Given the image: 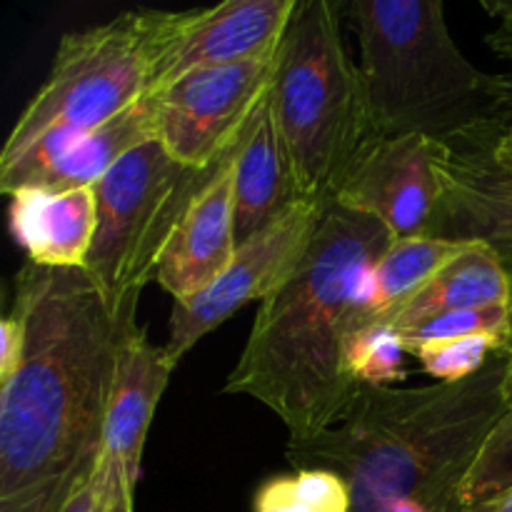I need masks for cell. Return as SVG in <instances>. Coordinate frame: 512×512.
Returning a JSON list of instances; mask_svg holds the SVG:
<instances>
[{
  "mask_svg": "<svg viewBox=\"0 0 512 512\" xmlns=\"http://www.w3.org/2000/svg\"><path fill=\"white\" fill-rule=\"evenodd\" d=\"M323 210L325 203L315 200L295 203L275 223L238 245L233 263L210 288L188 300H175L168 343L163 345L165 358L178 368L198 340L220 328L243 305L270 298L305 258Z\"/></svg>",
  "mask_w": 512,
  "mask_h": 512,
  "instance_id": "8",
  "label": "cell"
},
{
  "mask_svg": "<svg viewBox=\"0 0 512 512\" xmlns=\"http://www.w3.org/2000/svg\"><path fill=\"white\" fill-rule=\"evenodd\" d=\"M25 348V330L18 315L13 310L3 315L0 320V385L8 383L18 370L20 358Z\"/></svg>",
  "mask_w": 512,
  "mask_h": 512,
  "instance_id": "26",
  "label": "cell"
},
{
  "mask_svg": "<svg viewBox=\"0 0 512 512\" xmlns=\"http://www.w3.org/2000/svg\"><path fill=\"white\" fill-rule=\"evenodd\" d=\"M493 155L498 163L512 170V123H500L493 140Z\"/></svg>",
  "mask_w": 512,
  "mask_h": 512,
  "instance_id": "29",
  "label": "cell"
},
{
  "mask_svg": "<svg viewBox=\"0 0 512 512\" xmlns=\"http://www.w3.org/2000/svg\"><path fill=\"white\" fill-rule=\"evenodd\" d=\"M150 140H158V100H155V93L140 98L133 108L115 115L105 125H98V128L83 133V138L33 188H95V183L123 155H128L138 145L150 143Z\"/></svg>",
  "mask_w": 512,
  "mask_h": 512,
  "instance_id": "19",
  "label": "cell"
},
{
  "mask_svg": "<svg viewBox=\"0 0 512 512\" xmlns=\"http://www.w3.org/2000/svg\"><path fill=\"white\" fill-rule=\"evenodd\" d=\"M238 148L223 160L213 180L190 203L188 213L183 215L160 255L155 283L168 290L175 300H188L203 293L233 263L238 250V238H235Z\"/></svg>",
  "mask_w": 512,
  "mask_h": 512,
  "instance_id": "13",
  "label": "cell"
},
{
  "mask_svg": "<svg viewBox=\"0 0 512 512\" xmlns=\"http://www.w3.org/2000/svg\"><path fill=\"white\" fill-rule=\"evenodd\" d=\"M465 248L468 243H453L430 235L393 240L383 258L363 275V283L345 318V338L360 330L393 328L405 305Z\"/></svg>",
  "mask_w": 512,
  "mask_h": 512,
  "instance_id": "17",
  "label": "cell"
},
{
  "mask_svg": "<svg viewBox=\"0 0 512 512\" xmlns=\"http://www.w3.org/2000/svg\"><path fill=\"white\" fill-rule=\"evenodd\" d=\"M295 8L298 0H225L213 8L163 10L148 93L195 70L275 58Z\"/></svg>",
  "mask_w": 512,
  "mask_h": 512,
  "instance_id": "10",
  "label": "cell"
},
{
  "mask_svg": "<svg viewBox=\"0 0 512 512\" xmlns=\"http://www.w3.org/2000/svg\"><path fill=\"white\" fill-rule=\"evenodd\" d=\"M163 10H128L63 35L48 78L18 115L0 153L8 163L53 128L93 130L145 98Z\"/></svg>",
  "mask_w": 512,
  "mask_h": 512,
  "instance_id": "7",
  "label": "cell"
},
{
  "mask_svg": "<svg viewBox=\"0 0 512 512\" xmlns=\"http://www.w3.org/2000/svg\"><path fill=\"white\" fill-rule=\"evenodd\" d=\"M480 5L495 20L493 30L485 35V45L500 60L510 63V68L503 73L488 75L485 90H488L495 118L503 120V123H512V0H483Z\"/></svg>",
  "mask_w": 512,
  "mask_h": 512,
  "instance_id": "25",
  "label": "cell"
},
{
  "mask_svg": "<svg viewBox=\"0 0 512 512\" xmlns=\"http://www.w3.org/2000/svg\"><path fill=\"white\" fill-rule=\"evenodd\" d=\"M108 475H105V498L100 512H133V493L135 485L130 483L123 463L105 455Z\"/></svg>",
  "mask_w": 512,
  "mask_h": 512,
  "instance_id": "27",
  "label": "cell"
},
{
  "mask_svg": "<svg viewBox=\"0 0 512 512\" xmlns=\"http://www.w3.org/2000/svg\"><path fill=\"white\" fill-rule=\"evenodd\" d=\"M230 153L208 168H188L150 140L95 183L98 225L83 270L110 308L138 303L145 285L155 280L170 235Z\"/></svg>",
  "mask_w": 512,
  "mask_h": 512,
  "instance_id": "6",
  "label": "cell"
},
{
  "mask_svg": "<svg viewBox=\"0 0 512 512\" xmlns=\"http://www.w3.org/2000/svg\"><path fill=\"white\" fill-rule=\"evenodd\" d=\"M438 140L428 135L373 138L335 193V203L380 220L395 240L428 235L438 210Z\"/></svg>",
  "mask_w": 512,
  "mask_h": 512,
  "instance_id": "12",
  "label": "cell"
},
{
  "mask_svg": "<svg viewBox=\"0 0 512 512\" xmlns=\"http://www.w3.org/2000/svg\"><path fill=\"white\" fill-rule=\"evenodd\" d=\"M10 198L8 220L28 263L40 268H83L98 225L95 188H23Z\"/></svg>",
  "mask_w": 512,
  "mask_h": 512,
  "instance_id": "14",
  "label": "cell"
},
{
  "mask_svg": "<svg viewBox=\"0 0 512 512\" xmlns=\"http://www.w3.org/2000/svg\"><path fill=\"white\" fill-rule=\"evenodd\" d=\"M503 120L490 118L450 140H438L443 193L430 238L478 243L498 255L512 283V170L498 163L493 140Z\"/></svg>",
  "mask_w": 512,
  "mask_h": 512,
  "instance_id": "11",
  "label": "cell"
},
{
  "mask_svg": "<svg viewBox=\"0 0 512 512\" xmlns=\"http://www.w3.org/2000/svg\"><path fill=\"white\" fill-rule=\"evenodd\" d=\"M508 490H512V410L493 425L485 438L463 483V505L470 508Z\"/></svg>",
  "mask_w": 512,
  "mask_h": 512,
  "instance_id": "24",
  "label": "cell"
},
{
  "mask_svg": "<svg viewBox=\"0 0 512 512\" xmlns=\"http://www.w3.org/2000/svg\"><path fill=\"white\" fill-rule=\"evenodd\" d=\"M503 348L505 340L495 335H468L418 345L410 355H415L425 373L433 375L438 383H460L478 375L493 355L503 353Z\"/></svg>",
  "mask_w": 512,
  "mask_h": 512,
  "instance_id": "22",
  "label": "cell"
},
{
  "mask_svg": "<svg viewBox=\"0 0 512 512\" xmlns=\"http://www.w3.org/2000/svg\"><path fill=\"white\" fill-rule=\"evenodd\" d=\"M505 355V380H503V400L508 405V410H512V325H510V335L508 343L503 348Z\"/></svg>",
  "mask_w": 512,
  "mask_h": 512,
  "instance_id": "31",
  "label": "cell"
},
{
  "mask_svg": "<svg viewBox=\"0 0 512 512\" xmlns=\"http://www.w3.org/2000/svg\"><path fill=\"white\" fill-rule=\"evenodd\" d=\"M508 303H512V283L498 255L485 245L473 243L433 275V280L405 305L393 328L408 330L453 310H478Z\"/></svg>",
  "mask_w": 512,
  "mask_h": 512,
  "instance_id": "18",
  "label": "cell"
},
{
  "mask_svg": "<svg viewBox=\"0 0 512 512\" xmlns=\"http://www.w3.org/2000/svg\"><path fill=\"white\" fill-rule=\"evenodd\" d=\"M360 78L375 138L450 140L495 118L488 75L475 68L445 23L443 0H350Z\"/></svg>",
  "mask_w": 512,
  "mask_h": 512,
  "instance_id": "4",
  "label": "cell"
},
{
  "mask_svg": "<svg viewBox=\"0 0 512 512\" xmlns=\"http://www.w3.org/2000/svg\"><path fill=\"white\" fill-rule=\"evenodd\" d=\"M253 512H350V488L333 470L303 468L265 480Z\"/></svg>",
  "mask_w": 512,
  "mask_h": 512,
  "instance_id": "20",
  "label": "cell"
},
{
  "mask_svg": "<svg viewBox=\"0 0 512 512\" xmlns=\"http://www.w3.org/2000/svg\"><path fill=\"white\" fill-rule=\"evenodd\" d=\"M303 190L295 178L288 148L270 108V90L255 113L235 155V238H253L300 203Z\"/></svg>",
  "mask_w": 512,
  "mask_h": 512,
  "instance_id": "15",
  "label": "cell"
},
{
  "mask_svg": "<svg viewBox=\"0 0 512 512\" xmlns=\"http://www.w3.org/2000/svg\"><path fill=\"white\" fill-rule=\"evenodd\" d=\"M138 303L113 310L83 268L18 270L10 310L25 348L0 385V512H63L100 470Z\"/></svg>",
  "mask_w": 512,
  "mask_h": 512,
  "instance_id": "1",
  "label": "cell"
},
{
  "mask_svg": "<svg viewBox=\"0 0 512 512\" xmlns=\"http://www.w3.org/2000/svg\"><path fill=\"white\" fill-rule=\"evenodd\" d=\"M343 5L298 0L278 50L270 108L305 200L328 203L375 138L360 68L340 33Z\"/></svg>",
  "mask_w": 512,
  "mask_h": 512,
  "instance_id": "5",
  "label": "cell"
},
{
  "mask_svg": "<svg viewBox=\"0 0 512 512\" xmlns=\"http://www.w3.org/2000/svg\"><path fill=\"white\" fill-rule=\"evenodd\" d=\"M345 370L363 388L405 380V348L395 328H370L345 338Z\"/></svg>",
  "mask_w": 512,
  "mask_h": 512,
  "instance_id": "21",
  "label": "cell"
},
{
  "mask_svg": "<svg viewBox=\"0 0 512 512\" xmlns=\"http://www.w3.org/2000/svg\"><path fill=\"white\" fill-rule=\"evenodd\" d=\"M463 512H512V490L508 493H500L495 498L483 500V503H475Z\"/></svg>",
  "mask_w": 512,
  "mask_h": 512,
  "instance_id": "30",
  "label": "cell"
},
{
  "mask_svg": "<svg viewBox=\"0 0 512 512\" xmlns=\"http://www.w3.org/2000/svg\"><path fill=\"white\" fill-rule=\"evenodd\" d=\"M393 240L380 220L328 200L305 258L260 303L223 393L260 400L293 443L338 423L363 390L345 370V318Z\"/></svg>",
  "mask_w": 512,
  "mask_h": 512,
  "instance_id": "2",
  "label": "cell"
},
{
  "mask_svg": "<svg viewBox=\"0 0 512 512\" xmlns=\"http://www.w3.org/2000/svg\"><path fill=\"white\" fill-rule=\"evenodd\" d=\"M173 370L175 365L165 358V350L148 343L143 328L125 343L120 353L105 428V455L123 463L133 485L140 480L150 423Z\"/></svg>",
  "mask_w": 512,
  "mask_h": 512,
  "instance_id": "16",
  "label": "cell"
},
{
  "mask_svg": "<svg viewBox=\"0 0 512 512\" xmlns=\"http://www.w3.org/2000/svg\"><path fill=\"white\" fill-rule=\"evenodd\" d=\"M503 380L505 355L498 353L460 383L363 388L328 430L288 440V463L338 473L350 488V512H388L403 500L463 512L465 478L508 413Z\"/></svg>",
  "mask_w": 512,
  "mask_h": 512,
  "instance_id": "3",
  "label": "cell"
},
{
  "mask_svg": "<svg viewBox=\"0 0 512 512\" xmlns=\"http://www.w3.org/2000/svg\"><path fill=\"white\" fill-rule=\"evenodd\" d=\"M278 55L255 63L195 70L155 90L158 143L188 168H208L248 133L273 85Z\"/></svg>",
  "mask_w": 512,
  "mask_h": 512,
  "instance_id": "9",
  "label": "cell"
},
{
  "mask_svg": "<svg viewBox=\"0 0 512 512\" xmlns=\"http://www.w3.org/2000/svg\"><path fill=\"white\" fill-rule=\"evenodd\" d=\"M512 325V303L508 305H490V308L478 310H453V313L435 315V318L423 320L408 330H398L400 343L405 353L425 343L435 340H453L468 338V335H495L508 343Z\"/></svg>",
  "mask_w": 512,
  "mask_h": 512,
  "instance_id": "23",
  "label": "cell"
},
{
  "mask_svg": "<svg viewBox=\"0 0 512 512\" xmlns=\"http://www.w3.org/2000/svg\"><path fill=\"white\" fill-rule=\"evenodd\" d=\"M105 475H108V465H100L98 473L68 500L63 512H100L103 508V498H105Z\"/></svg>",
  "mask_w": 512,
  "mask_h": 512,
  "instance_id": "28",
  "label": "cell"
}]
</instances>
